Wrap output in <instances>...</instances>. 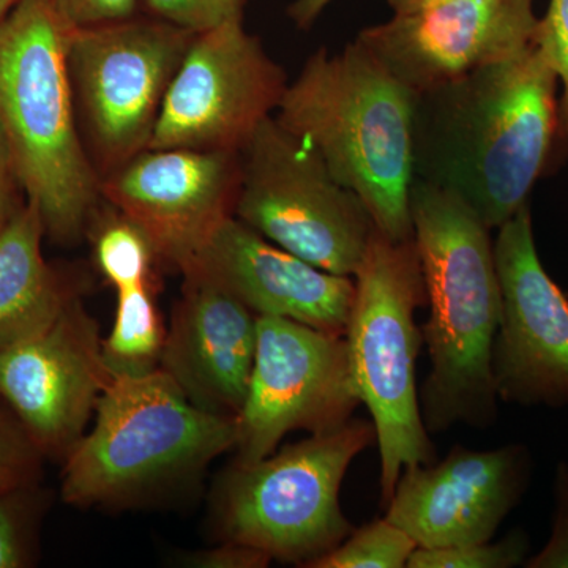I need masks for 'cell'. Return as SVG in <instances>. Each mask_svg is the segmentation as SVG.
<instances>
[{"label":"cell","mask_w":568,"mask_h":568,"mask_svg":"<svg viewBox=\"0 0 568 568\" xmlns=\"http://www.w3.org/2000/svg\"><path fill=\"white\" fill-rule=\"evenodd\" d=\"M239 186L241 152L144 149L104 174L100 192L181 272L234 216Z\"/></svg>","instance_id":"14"},{"label":"cell","mask_w":568,"mask_h":568,"mask_svg":"<svg viewBox=\"0 0 568 568\" xmlns=\"http://www.w3.org/2000/svg\"><path fill=\"white\" fill-rule=\"evenodd\" d=\"M99 324L73 297L44 331L0 351V398L44 458L65 459L112 379Z\"/></svg>","instance_id":"13"},{"label":"cell","mask_w":568,"mask_h":568,"mask_svg":"<svg viewBox=\"0 0 568 568\" xmlns=\"http://www.w3.org/2000/svg\"><path fill=\"white\" fill-rule=\"evenodd\" d=\"M534 0H454L369 26L355 41L418 93L514 58L536 41Z\"/></svg>","instance_id":"15"},{"label":"cell","mask_w":568,"mask_h":568,"mask_svg":"<svg viewBox=\"0 0 568 568\" xmlns=\"http://www.w3.org/2000/svg\"><path fill=\"white\" fill-rule=\"evenodd\" d=\"M414 244L424 274L432 368L422 388L428 433L495 424L493 347L500 324V286L491 230L454 193L414 179Z\"/></svg>","instance_id":"2"},{"label":"cell","mask_w":568,"mask_h":568,"mask_svg":"<svg viewBox=\"0 0 568 568\" xmlns=\"http://www.w3.org/2000/svg\"><path fill=\"white\" fill-rule=\"evenodd\" d=\"M500 324L493 347L497 398L568 405V298L538 257L529 204L497 227Z\"/></svg>","instance_id":"12"},{"label":"cell","mask_w":568,"mask_h":568,"mask_svg":"<svg viewBox=\"0 0 568 568\" xmlns=\"http://www.w3.org/2000/svg\"><path fill=\"white\" fill-rule=\"evenodd\" d=\"M181 274H196L233 294L256 316H275L345 335L354 276L328 274L231 216Z\"/></svg>","instance_id":"17"},{"label":"cell","mask_w":568,"mask_h":568,"mask_svg":"<svg viewBox=\"0 0 568 568\" xmlns=\"http://www.w3.org/2000/svg\"><path fill=\"white\" fill-rule=\"evenodd\" d=\"M332 2H334V0H294V2L287 7V18H290L301 31H308Z\"/></svg>","instance_id":"32"},{"label":"cell","mask_w":568,"mask_h":568,"mask_svg":"<svg viewBox=\"0 0 568 568\" xmlns=\"http://www.w3.org/2000/svg\"><path fill=\"white\" fill-rule=\"evenodd\" d=\"M47 503L39 484L0 489V568L33 566Z\"/></svg>","instance_id":"23"},{"label":"cell","mask_w":568,"mask_h":568,"mask_svg":"<svg viewBox=\"0 0 568 568\" xmlns=\"http://www.w3.org/2000/svg\"><path fill=\"white\" fill-rule=\"evenodd\" d=\"M246 3L248 0H142L148 14L194 36L244 21Z\"/></svg>","instance_id":"26"},{"label":"cell","mask_w":568,"mask_h":568,"mask_svg":"<svg viewBox=\"0 0 568 568\" xmlns=\"http://www.w3.org/2000/svg\"><path fill=\"white\" fill-rule=\"evenodd\" d=\"M151 284L118 291L114 325L102 342L104 362L112 376L144 375L160 366L166 328Z\"/></svg>","instance_id":"20"},{"label":"cell","mask_w":568,"mask_h":568,"mask_svg":"<svg viewBox=\"0 0 568 568\" xmlns=\"http://www.w3.org/2000/svg\"><path fill=\"white\" fill-rule=\"evenodd\" d=\"M558 77L536 41L416 95L414 175L458 196L489 230L528 204L559 133Z\"/></svg>","instance_id":"1"},{"label":"cell","mask_w":568,"mask_h":568,"mask_svg":"<svg viewBox=\"0 0 568 568\" xmlns=\"http://www.w3.org/2000/svg\"><path fill=\"white\" fill-rule=\"evenodd\" d=\"M416 548L405 530L384 517L354 529L338 547L306 568H403Z\"/></svg>","instance_id":"22"},{"label":"cell","mask_w":568,"mask_h":568,"mask_svg":"<svg viewBox=\"0 0 568 568\" xmlns=\"http://www.w3.org/2000/svg\"><path fill=\"white\" fill-rule=\"evenodd\" d=\"M89 230L97 267L115 291L152 283L159 254L136 223L112 209L103 216L97 212Z\"/></svg>","instance_id":"21"},{"label":"cell","mask_w":568,"mask_h":568,"mask_svg":"<svg viewBox=\"0 0 568 568\" xmlns=\"http://www.w3.org/2000/svg\"><path fill=\"white\" fill-rule=\"evenodd\" d=\"M194 37L141 13L71 29L67 58L78 122L100 178L149 148Z\"/></svg>","instance_id":"9"},{"label":"cell","mask_w":568,"mask_h":568,"mask_svg":"<svg viewBox=\"0 0 568 568\" xmlns=\"http://www.w3.org/2000/svg\"><path fill=\"white\" fill-rule=\"evenodd\" d=\"M234 216L272 244L342 276L357 274L377 230L361 197L274 115L241 151Z\"/></svg>","instance_id":"8"},{"label":"cell","mask_w":568,"mask_h":568,"mask_svg":"<svg viewBox=\"0 0 568 568\" xmlns=\"http://www.w3.org/2000/svg\"><path fill=\"white\" fill-rule=\"evenodd\" d=\"M20 0H0V21L10 13L11 9H13Z\"/></svg>","instance_id":"34"},{"label":"cell","mask_w":568,"mask_h":568,"mask_svg":"<svg viewBox=\"0 0 568 568\" xmlns=\"http://www.w3.org/2000/svg\"><path fill=\"white\" fill-rule=\"evenodd\" d=\"M530 466L523 446L485 452L455 446L443 462L403 470L386 518L417 548L489 541L525 495Z\"/></svg>","instance_id":"16"},{"label":"cell","mask_w":568,"mask_h":568,"mask_svg":"<svg viewBox=\"0 0 568 568\" xmlns=\"http://www.w3.org/2000/svg\"><path fill=\"white\" fill-rule=\"evenodd\" d=\"M529 551L528 537L515 530L504 540L491 544L459 545L447 548H416L409 568H510L526 562Z\"/></svg>","instance_id":"24"},{"label":"cell","mask_w":568,"mask_h":568,"mask_svg":"<svg viewBox=\"0 0 568 568\" xmlns=\"http://www.w3.org/2000/svg\"><path fill=\"white\" fill-rule=\"evenodd\" d=\"M70 31L48 0H20L0 21V126L26 200L59 245L80 242L103 201L78 122Z\"/></svg>","instance_id":"4"},{"label":"cell","mask_w":568,"mask_h":568,"mask_svg":"<svg viewBox=\"0 0 568 568\" xmlns=\"http://www.w3.org/2000/svg\"><path fill=\"white\" fill-rule=\"evenodd\" d=\"M70 29L129 20L140 13V0H48Z\"/></svg>","instance_id":"28"},{"label":"cell","mask_w":568,"mask_h":568,"mask_svg":"<svg viewBox=\"0 0 568 568\" xmlns=\"http://www.w3.org/2000/svg\"><path fill=\"white\" fill-rule=\"evenodd\" d=\"M24 204L26 194L14 171L6 134L0 126V237Z\"/></svg>","instance_id":"31"},{"label":"cell","mask_w":568,"mask_h":568,"mask_svg":"<svg viewBox=\"0 0 568 568\" xmlns=\"http://www.w3.org/2000/svg\"><path fill=\"white\" fill-rule=\"evenodd\" d=\"M43 459L20 418L0 398V489L39 484Z\"/></svg>","instance_id":"25"},{"label":"cell","mask_w":568,"mask_h":568,"mask_svg":"<svg viewBox=\"0 0 568 568\" xmlns=\"http://www.w3.org/2000/svg\"><path fill=\"white\" fill-rule=\"evenodd\" d=\"M354 283L345 339L355 387L376 429L386 507L406 467L436 462L416 387L424 335L414 313L426 305V291L414 237L392 241L376 230Z\"/></svg>","instance_id":"6"},{"label":"cell","mask_w":568,"mask_h":568,"mask_svg":"<svg viewBox=\"0 0 568 568\" xmlns=\"http://www.w3.org/2000/svg\"><path fill=\"white\" fill-rule=\"evenodd\" d=\"M257 316L233 294L183 274L160 366L194 406L237 420L248 395Z\"/></svg>","instance_id":"18"},{"label":"cell","mask_w":568,"mask_h":568,"mask_svg":"<svg viewBox=\"0 0 568 568\" xmlns=\"http://www.w3.org/2000/svg\"><path fill=\"white\" fill-rule=\"evenodd\" d=\"M536 44L558 77L559 133L568 138V0H549L547 13L538 18Z\"/></svg>","instance_id":"27"},{"label":"cell","mask_w":568,"mask_h":568,"mask_svg":"<svg viewBox=\"0 0 568 568\" xmlns=\"http://www.w3.org/2000/svg\"><path fill=\"white\" fill-rule=\"evenodd\" d=\"M556 508L552 532L538 555L526 560L529 568H568V465L560 463L555 481Z\"/></svg>","instance_id":"29"},{"label":"cell","mask_w":568,"mask_h":568,"mask_svg":"<svg viewBox=\"0 0 568 568\" xmlns=\"http://www.w3.org/2000/svg\"><path fill=\"white\" fill-rule=\"evenodd\" d=\"M414 110L416 93L354 40L336 54L313 52L274 118L361 197L379 233L409 241Z\"/></svg>","instance_id":"3"},{"label":"cell","mask_w":568,"mask_h":568,"mask_svg":"<svg viewBox=\"0 0 568 568\" xmlns=\"http://www.w3.org/2000/svg\"><path fill=\"white\" fill-rule=\"evenodd\" d=\"M287 82L244 21L194 37L148 149L241 152L275 114Z\"/></svg>","instance_id":"11"},{"label":"cell","mask_w":568,"mask_h":568,"mask_svg":"<svg viewBox=\"0 0 568 568\" xmlns=\"http://www.w3.org/2000/svg\"><path fill=\"white\" fill-rule=\"evenodd\" d=\"M447 2H454V0H387L394 14L413 13V11L429 9V7Z\"/></svg>","instance_id":"33"},{"label":"cell","mask_w":568,"mask_h":568,"mask_svg":"<svg viewBox=\"0 0 568 568\" xmlns=\"http://www.w3.org/2000/svg\"><path fill=\"white\" fill-rule=\"evenodd\" d=\"M376 443L373 422L351 418L260 462L235 463L219 495L224 540L306 567L338 547L353 526L339 507L347 467Z\"/></svg>","instance_id":"7"},{"label":"cell","mask_w":568,"mask_h":568,"mask_svg":"<svg viewBox=\"0 0 568 568\" xmlns=\"http://www.w3.org/2000/svg\"><path fill=\"white\" fill-rule=\"evenodd\" d=\"M361 395L345 335L275 316H257L252 381L239 414L237 462L274 454L290 432H335L353 418Z\"/></svg>","instance_id":"10"},{"label":"cell","mask_w":568,"mask_h":568,"mask_svg":"<svg viewBox=\"0 0 568 568\" xmlns=\"http://www.w3.org/2000/svg\"><path fill=\"white\" fill-rule=\"evenodd\" d=\"M93 416L63 459L62 499L71 506L138 503L201 473L237 439L234 418L194 406L162 368L112 376Z\"/></svg>","instance_id":"5"},{"label":"cell","mask_w":568,"mask_h":568,"mask_svg":"<svg viewBox=\"0 0 568 568\" xmlns=\"http://www.w3.org/2000/svg\"><path fill=\"white\" fill-rule=\"evenodd\" d=\"M272 560L274 559L261 549L224 540L220 547L192 552L186 556L185 564L196 568H264Z\"/></svg>","instance_id":"30"},{"label":"cell","mask_w":568,"mask_h":568,"mask_svg":"<svg viewBox=\"0 0 568 568\" xmlns=\"http://www.w3.org/2000/svg\"><path fill=\"white\" fill-rule=\"evenodd\" d=\"M44 237L39 209L26 200L0 237V351L44 331L78 295L44 260Z\"/></svg>","instance_id":"19"}]
</instances>
